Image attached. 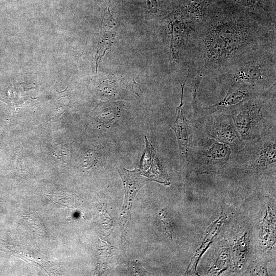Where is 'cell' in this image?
Segmentation results:
<instances>
[{"instance_id": "6da1fadb", "label": "cell", "mask_w": 276, "mask_h": 276, "mask_svg": "<svg viewBox=\"0 0 276 276\" xmlns=\"http://www.w3.org/2000/svg\"><path fill=\"white\" fill-rule=\"evenodd\" d=\"M201 42L204 63L200 73L205 75L221 65L250 42V28L235 22H211Z\"/></svg>"}, {"instance_id": "7a4b0ae2", "label": "cell", "mask_w": 276, "mask_h": 276, "mask_svg": "<svg viewBox=\"0 0 276 276\" xmlns=\"http://www.w3.org/2000/svg\"><path fill=\"white\" fill-rule=\"evenodd\" d=\"M275 84L256 94L238 107L231 116L243 142L246 144L275 126Z\"/></svg>"}, {"instance_id": "3957f363", "label": "cell", "mask_w": 276, "mask_h": 276, "mask_svg": "<svg viewBox=\"0 0 276 276\" xmlns=\"http://www.w3.org/2000/svg\"><path fill=\"white\" fill-rule=\"evenodd\" d=\"M276 126L268 129L258 139L245 144L231 157L248 172L261 175L275 171L276 162Z\"/></svg>"}, {"instance_id": "277c9868", "label": "cell", "mask_w": 276, "mask_h": 276, "mask_svg": "<svg viewBox=\"0 0 276 276\" xmlns=\"http://www.w3.org/2000/svg\"><path fill=\"white\" fill-rule=\"evenodd\" d=\"M232 153L227 145L203 136L194 144L189 171L197 174L218 173L229 161Z\"/></svg>"}, {"instance_id": "5b68a950", "label": "cell", "mask_w": 276, "mask_h": 276, "mask_svg": "<svg viewBox=\"0 0 276 276\" xmlns=\"http://www.w3.org/2000/svg\"><path fill=\"white\" fill-rule=\"evenodd\" d=\"M195 127L201 130L203 136H208L229 146L232 152L245 145L240 138L231 114L213 113L193 116Z\"/></svg>"}, {"instance_id": "8992f818", "label": "cell", "mask_w": 276, "mask_h": 276, "mask_svg": "<svg viewBox=\"0 0 276 276\" xmlns=\"http://www.w3.org/2000/svg\"><path fill=\"white\" fill-rule=\"evenodd\" d=\"M228 87L224 96L212 105L201 107H198L197 104L193 105V116L213 113L231 114L251 96L259 93L248 87L238 85H228Z\"/></svg>"}, {"instance_id": "52a82bcc", "label": "cell", "mask_w": 276, "mask_h": 276, "mask_svg": "<svg viewBox=\"0 0 276 276\" xmlns=\"http://www.w3.org/2000/svg\"><path fill=\"white\" fill-rule=\"evenodd\" d=\"M188 78L187 75L181 86V102L176 108V114L174 120L171 124V127L174 131L179 147L181 163L184 166L188 167L190 164V158L194 147L192 133L190 128L188 122L183 114V89L185 83Z\"/></svg>"}, {"instance_id": "ba28073f", "label": "cell", "mask_w": 276, "mask_h": 276, "mask_svg": "<svg viewBox=\"0 0 276 276\" xmlns=\"http://www.w3.org/2000/svg\"><path fill=\"white\" fill-rule=\"evenodd\" d=\"M118 172L123 181L125 193L123 212L126 217H129L136 193L149 179L146 178L139 170H129L120 168Z\"/></svg>"}, {"instance_id": "9c48e42d", "label": "cell", "mask_w": 276, "mask_h": 276, "mask_svg": "<svg viewBox=\"0 0 276 276\" xmlns=\"http://www.w3.org/2000/svg\"><path fill=\"white\" fill-rule=\"evenodd\" d=\"M145 139L146 146L141 158L139 170L149 179L168 185L170 182L159 166L156 157L155 150L146 136H145Z\"/></svg>"}, {"instance_id": "30bf717a", "label": "cell", "mask_w": 276, "mask_h": 276, "mask_svg": "<svg viewBox=\"0 0 276 276\" xmlns=\"http://www.w3.org/2000/svg\"><path fill=\"white\" fill-rule=\"evenodd\" d=\"M273 206L268 205L257 227L260 244L264 248L273 247L275 241V216Z\"/></svg>"}, {"instance_id": "8fae6325", "label": "cell", "mask_w": 276, "mask_h": 276, "mask_svg": "<svg viewBox=\"0 0 276 276\" xmlns=\"http://www.w3.org/2000/svg\"><path fill=\"white\" fill-rule=\"evenodd\" d=\"M222 220L223 218L220 217L214 222L208 228L209 229L201 246L196 251L191 261V263L188 269H189V271L196 270V268L197 264L200 258L219 231L220 228L222 225Z\"/></svg>"}, {"instance_id": "7c38bea8", "label": "cell", "mask_w": 276, "mask_h": 276, "mask_svg": "<svg viewBox=\"0 0 276 276\" xmlns=\"http://www.w3.org/2000/svg\"><path fill=\"white\" fill-rule=\"evenodd\" d=\"M235 240V246L233 247V252L234 256V263L236 265H242L246 261L248 252V233L245 232L241 235L237 237Z\"/></svg>"}, {"instance_id": "4fadbf2b", "label": "cell", "mask_w": 276, "mask_h": 276, "mask_svg": "<svg viewBox=\"0 0 276 276\" xmlns=\"http://www.w3.org/2000/svg\"><path fill=\"white\" fill-rule=\"evenodd\" d=\"M268 261L265 259L253 261L245 274L251 275H268L267 270V263Z\"/></svg>"}]
</instances>
